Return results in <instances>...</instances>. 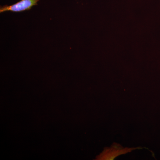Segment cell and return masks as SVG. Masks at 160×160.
Instances as JSON below:
<instances>
[{"label": "cell", "instance_id": "cell-1", "mask_svg": "<svg viewBox=\"0 0 160 160\" xmlns=\"http://www.w3.org/2000/svg\"><path fill=\"white\" fill-rule=\"evenodd\" d=\"M138 149L136 148H124L119 144L114 143L109 148H105L102 153L100 155L98 159L112 160L118 156L125 154L130 152L132 150Z\"/></svg>", "mask_w": 160, "mask_h": 160}, {"label": "cell", "instance_id": "cell-2", "mask_svg": "<svg viewBox=\"0 0 160 160\" xmlns=\"http://www.w3.org/2000/svg\"><path fill=\"white\" fill-rule=\"evenodd\" d=\"M39 1V0H21L18 2L11 6L5 5L1 6L0 12L2 13L6 11L21 12L29 10L33 6H37Z\"/></svg>", "mask_w": 160, "mask_h": 160}]
</instances>
